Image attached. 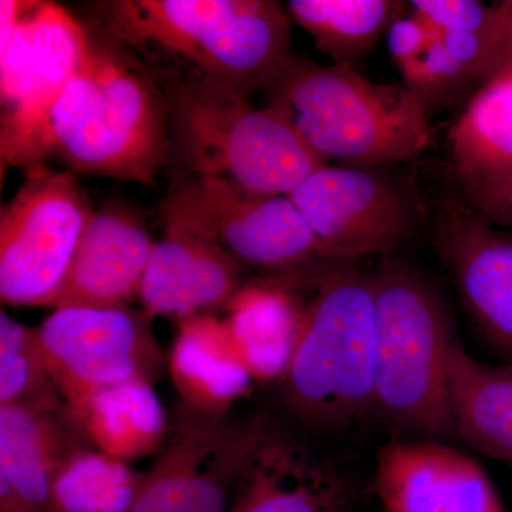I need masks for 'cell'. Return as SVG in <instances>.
<instances>
[{"label":"cell","mask_w":512,"mask_h":512,"mask_svg":"<svg viewBox=\"0 0 512 512\" xmlns=\"http://www.w3.org/2000/svg\"><path fill=\"white\" fill-rule=\"evenodd\" d=\"M164 97L168 160L185 175L288 195L326 165L281 113L256 109L227 84L195 74L171 77Z\"/></svg>","instance_id":"cell-4"},{"label":"cell","mask_w":512,"mask_h":512,"mask_svg":"<svg viewBox=\"0 0 512 512\" xmlns=\"http://www.w3.org/2000/svg\"><path fill=\"white\" fill-rule=\"evenodd\" d=\"M286 197L308 225L319 258L336 264L387 256L420 224L416 195L384 168L326 164Z\"/></svg>","instance_id":"cell-10"},{"label":"cell","mask_w":512,"mask_h":512,"mask_svg":"<svg viewBox=\"0 0 512 512\" xmlns=\"http://www.w3.org/2000/svg\"><path fill=\"white\" fill-rule=\"evenodd\" d=\"M154 244L138 298L148 316L184 322L227 306L242 268L208 242L165 228Z\"/></svg>","instance_id":"cell-18"},{"label":"cell","mask_w":512,"mask_h":512,"mask_svg":"<svg viewBox=\"0 0 512 512\" xmlns=\"http://www.w3.org/2000/svg\"><path fill=\"white\" fill-rule=\"evenodd\" d=\"M151 320L130 306H73L56 309L33 328L47 372L67 409L113 384L151 382L163 360Z\"/></svg>","instance_id":"cell-11"},{"label":"cell","mask_w":512,"mask_h":512,"mask_svg":"<svg viewBox=\"0 0 512 512\" xmlns=\"http://www.w3.org/2000/svg\"><path fill=\"white\" fill-rule=\"evenodd\" d=\"M6 512H35V511H28V510H16V511H6Z\"/></svg>","instance_id":"cell-30"},{"label":"cell","mask_w":512,"mask_h":512,"mask_svg":"<svg viewBox=\"0 0 512 512\" xmlns=\"http://www.w3.org/2000/svg\"><path fill=\"white\" fill-rule=\"evenodd\" d=\"M434 247L478 332L512 365V229L451 200L437 218Z\"/></svg>","instance_id":"cell-14"},{"label":"cell","mask_w":512,"mask_h":512,"mask_svg":"<svg viewBox=\"0 0 512 512\" xmlns=\"http://www.w3.org/2000/svg\"><path fill=\"white\" fill-rule=\"evenodd\" d=\"M323 160L386 168L420 156L431 141L429 109L404 84L370 82L355 67L293 56L264 90Z\"/></svg>","instance_id":"cell-3"},{"label":"cell","mask_w":512,"mask_h":512,"mask_svg":"<svg viewBox=\"0 0 512 512\" xmlns=\"http://www.w3.org/2000/svg\"><path fill=\"white\" fill-rule=\"evenodd\" d=\"M154 244L137 212L107 202L80 239L55 309L128 306L138 298Z\"/></svg>","instance_id":"cell-17"},{"label":"cell","mask_w":512,"mask_h":512,"mask_svg":"<svg viewBox=\"0 0 512 512\" xmlns=\"http://www.w3.org/2000/svg\"><path fill=\"white\" fill-rule=\"evenodd\" d=\"M434 32L419 18L397 15L387 29L390 56L399 72L416 62L433 42Z\"/></svg>","instance_id":"cell-27"},{"label":"cell","mask_w":512,"mask_h":512,"mask_svg":"<svg viewBox=\"0 0 512 512\" xmlns=\"http://www.w3.org/2000/svg\"><path fill=\"white\" fill-rule=\"evenodd\" d=\"M3 165L22 167L50 104L82 64L92 36L52 2H0Z\"/></svg>","instance_id":"cell-9"},{"label":"cell","mask_w":512,"mask_h":512,"mask_svg":"<svg viewBox=\"0 0 512 512\" xmlns=\"http://www.w3.org/2000/svg\"><path fill=\"white\" fill-rule=\"evenodd\" d=\"M67 412L84 439L123 461L161 451L170 433L163 404L147 379L104 387Z\"/></svg>","instance_id":"cell-21"},{"label":"cell","mask_w":512,"mask_h":512,"mask_svg":"<svg viewBox=\"0 0 512 512\" xmlns=\"http://www.w3.org/2000/svg\"><path fill=\"white\" fill-rule=\"evenodd\" d=\"M144 478L127 461L83 448L53 483L49 512H130Z\"/></svg>","instance_id":"cell-25"},{"label":"cell","mask_w":512,"mask_h":512,"mask_svg":"<svg viewBox=\"0 0 512 512\" xmlns=\"http://www.w3.org/2000/svg\"><path fill=\"white\" fill-rule=\"evenodd\" d=\"M229 335L252 379L282 380L301 330L303 303L284 286H242L225 306Z\"/></svg>","instance_id":"cell-22"},{"label":"cell","mask_w":512,"mask_h":512,"mask_svg":"<svg viewBox=\"0 0 512 512\" xmlns=\"http://www.w3.org/2000/svg\"><path fill=\"white\" fill-rule=\"evenodd\" d=\"M403 5L392 0H291L286 13L323 55L353 67L373 52Z\"/></svg>","instance_id":"cell-24"},{"label":"cell","mask_w":512,"mask_h":512,"mask_svg":"<svg viewBox=\"0 0 512 512\" xmlns=\"http://www.w3.org/2000/svg\"><path fill=\"white\" fill-rule=\"evenodd\" d=\"M161 215L164 228L208 242L242 269L293 271L319 258L315 238L286 195L181 174Z\"/></svg>","instance_id":"cell-8"},{"label":"cell","mask_w":512,"mask_h":512,"mask_svg":"<svg viewBox=\"0 0 512 512\" xmlns=\"http://www.w3.org/2000/svg\"><path fill=\"white\" fill-rule=\"evenodd\" d=\"M82 440L62 403L0 406V512H49L53 483Z\"/></svg>","instance_id":"cell-16"},{"label":"cell","mask_w":512,"mask_h":512,"mask_svg":"<svg viewBox=\"0 0 512 512\" xmlns=\"http://www.w3.org/2000/svg\"><path fill=\"white\" fill-rule=\"evenodd\" d=\"M256 416L202 412L181 402L156 466L130 512H229Z\"/></svg>","instance_id":"cell-12"},{"label":"cell","mask_w":512,"mask_h":512,"mask_svg":"<svg viewBox=\"0 0 512 512\" xmlns=\"http://www.w3.org/2000/svg\"><path fill=\"white\" fill-rule=\"evenodd\" d=\"M375 488L387 512H507L483 466L440 440L384 444Z\"/></svg>","instance_id":"cell-15"},{"label":"cell","mask_w":512,"mask_h":512,"mask_svg":"<svg viewBox=\"0 0 512 512\" xmlns=\"http://www.w3.org/2000/svg\"><path fill=\"white\" fill-rule=\"evenodd\" d=\"M467 205L491 224L512 229V178L481 200Z\"/></svg>","instance_id":"cell-28"},{"label":"cell","mask_w":512,"mask_h":512,"mask_svg":"<svg viewBox=\"0 0 512 512\" xmlns=\"http://www.w3.org/2000/svg\"><path fill=\"white\" fill-rule=\"evenodd\" d=\"M170 372L181 402L202 412L229 413L251 389L252 376L225 320L210 315L180 322Z\"/></svg>","instance_id":"cell-20"},{"label":"cell","mask_w":512,"mask_h":512,"mask_svg":"<svg viewBox=\"0 0 512 512\" xmlns=\"http://www.w3.org/2000/svg\"><path fill=\"white\" fill-rule=\"evenodd\" d=\"M375 298V412L420 439L456 437L450 359L456 328L439 291L400 259L372 275Z\"/></svg>","instance_id":"cell-5"},{"label":"cell","mask_w":512,"mask_h":512,"mask_svg":"<svg viewBox=\"0 0 512 512\" xmlns=\"http://www.w3.org/2000/svg\"><path fill=\"white\" fill-rule=\"evenodd\" d=\"M454 174L474 204L512 178V63L478 87L450 130Z\"/></svg>","instance_id":"cell-19"},{"label":"cell","mask_w":512,"mask_h":512,"mask_svg":"<svg viewBox=\"0 0 512 512\" xmlns=\"http://www.w3.org/2000/svg\"><path fill=\"white\" fill-rule=\"evenodd\" d=\"M25 173L0 212V298L9 306L55 308L96 210L72 171L43 164Z\"/></svg>","instance_id":"cell-7"},{"label":"cell","mask_w":512,"mask_h":512,"mask_svg":"<svg viewBox=\"0 0 512 512\" xmlns=\"http://www.w3.org/2000/svg\"><path fill=\"white\" fill-rule=\"evenodd\" d=\"M375 366L372 276L335 269L303 305L298 342L281 380L286 409L313 431L348 429L375 412Z\"/></svg>","instance_id":"cell-6"},{"label":"cell","mask_w":512,"mask_h":512,"mask_svg":"<svg viewBox=\"0 0 512 512\" xmlns=\"http://www.w3.org/2000/svg\"><path fill=\"white\" fill-rule=\"evenodd\" d=\"M127 52L92 37L20 168L30 170L55 157L77 173L154 184L168 163L167 101L151 73Z\"/></svg>","instance_id":"cell-1"},{"label":"cell","mask_w":512,"mask_h":512,"mask_svg":"<svg viewBox=\"0 0 512 512\" xmlns=\"http://www.w3.org/2000/svg\"><path fill=\"white\" fill-rule=\"evenodd\" d=\"M348 478L284 421L256 416L229 512H350Z\"/></svg>","instance_id":"cell-13"},{"label":"cell","mask_w":512,"mask_h":512,"mask_svg":"<svg viewBox=\"0 0 512 512\" xmlns=\"http://www.w3.org/2000/svg\"><path fill=\"white\" fill-rule=\"evenodd\" d=\"M60 404L37 346L35 329L0 313V406Z\"/></svg>","instance_id":"cell-26"},{"label":"cell","mask_w":512,"mask_h":512,"mask_svg":"<svg viewBox=\"0 0 512 512\" xmlns=\"http://www.w3.org/2000/svg\"><path fill=\"white\" fill-rule=\"evenodd\" d=\"M495 3H497L498 9H500L501 15H503L512 45V0H498Z\"/></svg>","instance_id":"cell-29"},{"label":"cell","mask_w":512,"mask_h":512,"mask_svg":"<svg viewBox=\"0 0 512 512\" xmlns=\"http://www.w3.org/2000/svg\"><path fill=\"white\" fill-rule=\"evenodd\" d=\"M96 18L111 42L247 97L295 56L288 13L272 0H114L97 3Z\"/></svg>","instance_id":"cell-2"},{"label":"cell","mask_w":512,"mask_h":512,"mask_svg":"<svg viewBox=\"0 0 512 512\" xmlns=\"http://www.w3.org/2000/svg\"><path fill=\"white\" fill-rule=\"evenodd\" d=\"M448 383L456 437L512 471V365H485L457 342Z\"/></svg>","instance_id":"cell-23"}]
</instances>
